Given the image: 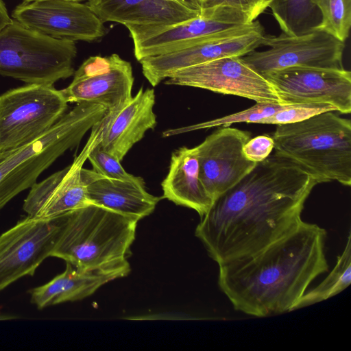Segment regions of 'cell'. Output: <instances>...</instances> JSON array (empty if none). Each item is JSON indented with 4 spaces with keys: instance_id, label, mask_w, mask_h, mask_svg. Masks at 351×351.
Wrapping results in <instances>:
<instances>
[{
    "instance_id": "obj_24",
    "label": "cell",
    "mask_w": 351,
    "mask_h": 351,
    "mask_svg": "<svg viewBox=\"0 0 351 351\" xmlns=\"http://www.w3.org/2000/svg\"><path fill=\"white\" fill-rule=\"evenodd\" d=\"M351 282V234L348 236L347 243L341 254L330 274L317 287L305 292L295 304L293 311L309 306L343 291Z\"/></svg>"
},
{
    "instance_id": "obj_6",
    "label": "cell",
    "mask_w": 351,
    "mask_h": 351,
    "mask_svg": "<svg viewBox=\"0 0 351 351\" xmlns=\"http://www.w3.org/2000/svg\"><path fill=\"white\" fill-rule=\"evenodd\" d=\"M76 55L75 41L46 35L13 19L0 32V75L26 84L53 85L73 75Z\"/></svg>"
},
{
    "instance_id": "obj_21",
    "label": "cell",
    "mask_w": 351,
    "mask_h": 351,
    "mask_svg": "<svg viewBox=\"0 0 351 351\" xmlns=\"http://www.w3.org/2000/svg\"><path fill=\"white\" fill-rule=\"evenodd\" d=\"M88 6L104 23L123 25H169L197 16L176 1L165 0H88Z\"/></svg>"
},
{
    "instance_id": "obj_18",
    "label": "cell",
    "mask_w": 351,
    "mask_h": 351,
    "mask_svg": "<svg viewBox=\"0 0 351 351\" xmlns=\"http://www.w3.org/2000/svg\"><path fill=\"white\" fill-rule=\"evenodd\" d=\"M154 89L141 88L126 102L108 110L101 119L99 145L121 162L146 132L157 125Z\"/></svg>"
},
{
    "instance_id": "obj_3",
    "label": "cell",
    "mask_w": 351,
    "mask_h": 351,
    "mask_svg": "<svg viewBox=\"0 0 351 351\" xmlns=\"http://www.w3.org/2000/svg\"><path fill=\"white\" fill-rule=\"evenodd\" d=\"M137 222L89 204L63 215L61 230L50 256L82 270L129 265L127 257L135 239Z\"/></svg>"
},
{
    "instance_id": "obj_11",
    "label": "cell",
    "mask_w": 351,
    "mask_h": 351,
    "mask_svg": "<svg viewBox=\"0 0 351 351\" xmlns=\"http://www.w3.org/2000/svg\"><path fill=\"white\" fill-rule=\"evenodd\" d=\"M165 84L199 88L256 103L285 104L272 84L241 56L224 57L181 69L170 75Z\"/></svg>"
},
{
    "instance_id": "obj_30",
    "label": "cell",
    "mask_w": 351,
    "mask_h": 351,
    "mask_svg": "<svg viewBox=\"0 0 351 351\" xmlns=\"http://www.w3.org/2000/svg\"><path fill=\"white\" fill-rule=\"evenodd\" d=\"M274 142L269 135H259L250 138L243 145L245 156L256 163L265 160L271 153Z\"/></svg>"
},
{
    "instance_id": "obj_31",
    "label": "cell",
    "mask_w": 351,
    "mask_h": 351,
    "mask_svg": "<svg viewBox=\"0 0 351 351\" xmlns=\"http://www.w3.org/2000/svg\"><path fill=\"white\" fill-rule=\"evenodd\" d=\"M12 17L9 15L5 4L0 0V32L12 21Z\"/></svg>"
},
{
    "instance_id": "obj_28",
    "label": "cell",
    "mask_w": 351,
    "mask_h": 351,
    "mask_svg": "<svg viewBox=\"0 0 351 351\" xmlns=\"http://www.w3.org/2000/svg\"><path fill=\"white\" fill-rule=\"evenodd\" d=\"M327 111H337V110L334 106L327 104H289L271 116L259 121L257 123L274 125L293 123Z\"/></svg>"
},
{
    "instance_id": "obj_23",
    "label": "cell",
    "mask_w": 351,
    "mask_h": 351,
    "mask_svg": "<svg viewBox=\"0 0 351 351\" xmlns=\"http://www.w3.org/2000/svg\"><path fill=\"white\" fill-rule=\"evenodd\" d=\"M282 32L302 35L317 29L321 14L311 0H273L269 7Z\"/></svg>"
},
{
    "instance_id": "obj_4",
    "label": "cell",
    "mask_w": 351,
    "mask_h": 351,
    "mask_svg": "<svg viewBox=\"0 0 351 351\" xmlns=\"http://www.w3.org/2000/svg\"><path fill=\"white\" fill-rule=\"evenodd\" d=\"M335 111L304 121L277 125L271 136L278 155L289 160L319 184L351 185V121Z\"/></svg>"
},
{
    "instance_id": "obj_2",
    "label": "cell",
    "mask_w": 351,
    "mask_h": 351,
    "mask_svg": "<svg viewBox=\"0 0 351 351\" xmlns=\"http://www.w3.org/2000/svg\"><path fill=\"white\" fill-rule=\"evenodd\" d=\"M326 230L302 221L292 232L247 256L219 265L218 285L234 308L263 317L293 311L328 271Z\"/></svg>"
},
{
    "instance_id": "obj_9",
    "label": "cell",
    "mask_w": 351,
    "mask_h": 351,
    "mask_svg": "<svg viewBox=\"0 0 351 351\" xmlns=\"http://www.w3.org/2000/svg\"><path fill=\"white\" fill-rule=\"evenodd\" d=\"M261 46L267 50H253L242 56L261 73L292 66L342 69L345 43L319 29L290 36L265 34Z\"/></svg>"
},
{
    "instance_id": "obj_1",
    "label": "cell",
    "mask_w": 351,
    "mask_h": 351,
    "mask_svg": "<svg viewBox=\"0 0 351 351\" xmlns=\"http://www.w3.org/2000/svg\"><path fill=\"white\" fill-rule=\"evenodd\" d=\"M317 184L275 152L213 202L195 236L219 265L256 253L300 224L304 203Z\"/></svg>"
},
{
    "instance_id": "obj_32",
    "label": "cell",
    "mask_w": 351,
    "mask_h": 351,
    "mask_svg": "<svg viewBox=\"0 0 351 351\" xmlns=\"http://www.w3.org/2000/svg\"><path fill=\"white\" fill-rule=\"evenodd\" d=\"M176 1L186 8L201 14L202 0H176Z\"/></svg>"
},
{
    "instance_id": "obj_20",
    "label": "cell",
    "mask_w": 351,
    "mask_h": 351,
    "mask_svg": "<svg viewBox=\"0 0 351 351\" xmlns=\"http://www.w3.org/2000/svg\"><path fill=\"white\" fill-rule=\"evenodd\" d=\"M82 173L90 204L137 221L152 213L162 198L149 193L145 184L108 178L84 168Z\"/></svg>"
},
{
    "instance_id": "obj_10",
    "label": "cell",
    "mask_w": 351,
    "mask_h": 351,
    "mask_svg": "<svg viewBox=\"0 0 351 351\" xmlns=\"http://www.w3.org/2000/svg\"><path fill=\"white\" fill-rule=\"evenodd\" d=\"M242 12L230 7L203 9L190 19L169 25L125 26L133 41L138 61L181 49L199 38L231 27L251 23Z\"/></svg>"
},
{
    "instance_id": "obj_12",
    "label": "cell",
    "mask_w": 351,
    "mask_h": 351,
    "mask_svg": "<svg viewBox=\"0 0 351 351\" xmlns=\"http://www.w3.org/2000/svg\"><path fill=\"white\" fill-rule=\"evenodd\" d=\"M63 215L51 219L22 218L0 235V292L26 276H33L50 256Z\"/></svg>"
},
{
    "instance_id": "obj_7",
    "label": "cell",
    "mask_w": 351,
    "mask_h": 351,
    "mask_svg": "<svg viewBox=\"0 0 351 351\" xmlns=\"http://www.w3.org/2000/svg\"><path fill=\"white\" fill-rule=\"evenodd\" d=\"M67 108L62 92L53 85L27 84L0 95V152L38 138Z\"/></svg>"
},
{
    "instance_id": "obj_26",
    "label": "cell",
    "mask_w": 351,
    "mask_h": 351,
    "mask_svg": "<svg viewBox=\"0 0 351 351\" xmlns=\"http://www.w3.org/2000/svg\"><path fill=\"white\" fill-rule=\"evenodd\" d=\"M319 10L322 30L341 42L349 36L351 26V0H311Z\"/></svg>"
},
{
    "instance_id": "obj_8",
    "label": "cell",
    "mask_w": 351,
    "mask_h": 351,
    "mask_svg": "<svg viewBox=\"0 0 351 351\" xmlns=\"http://www.w3.org/2000/svg\"><path fill=\"white\" fill-rule=\"evenodd\" d=\"M265 34L260 22L254 21L208 34L181 49L138 62L144 77L154 87L181 69L224 57H242L261 47Z\"/></svg>"
},
{
    "instance_id": "obj_34",
    "label": "cell",
    "mask_w": 351,
    "mask_h": 351,
    "mask_svg": "<svg viewBox=\"0 0 351 351\" xmlns=\"http://www.w3.org/2000/svg\"><path fill=\"white\" fill-rule=\"evenodd\" d=\"M36 1H44V0H23V1H27V2ZM69 1H82L84 0H69Z\"/></svg>"
},
{
    "instance_id": "obj_35",
    "label": "cell",
    "mask_w": 351,
    "mask_h": 351,
    "mask_svg": "<svg viewBox=\"0 0 351 351\" xmlns=\"http://www.w3.org/2000/svg\"><path fill=\"white\" fill-rule=\"evenodd\" d=\"M165 1H176V0H165ZM177 2V1H176Z\"/></svg>"
},
{
    "instance_id": "obj_13",
    "label": "cell",
    "mask_w": 351,
    "mask_h": 351,
    "mask_svg": "<svg viewBox=\"0 0 351 351\" xmlns=\"http://www.w3.org/2000/svg\"><path fill=\"white\" fill-rule=\"evenodd\" d=\"M101 119L92 127L86 143L70 165L30 188L23 206L28 216L51 219L90 204L82 170L89 153L100 142Z\"/></svg>"
},
{
    "instance_id": "obj_22",
    "label": "cell",
    "mask_w": 351,
    "mask_h": 351,
    "mask_svg": "<svg viewBox=\"0 0 351 351\" xmlns=\"http://www.w3.org/2000/svg\"><path fill=\"white\" fill-rule=\"evenodd\" d=\"M161 186L162 198L193 209L201 217L214 202L200 179L195 147H182L172 153L169 171Z\"/></svg>"
},
{
    "instance_id": "obj_16",
    "label": "cell",
    "mask_w": 351,
    "mask_h": 351,
    "mask_svg": "<svg viewBox=\"0 0 351 351\" xmlns=\"http://www.w3.org/2000/svg\"><path fill=\"white\" fill-rule=\"evenodd\" d=\"M12 18L46 35L75 42H92L106 34L104 23L86 3L80 1H23L15 7Z\"/></svg>"
},
{
    "instance_id": "obj_27",
    "label": "cell",
    "mask_w": 351,
    "mask_h": 351,
    "mask_svg": "<svg viewBox=\"0 0 351 351\" xmlns=\"http://www.w3.org/2000/svg\"><path fill=\"white\" fill-rule=\"evenodd\" d=\"M88 160L95 172L111 179L145 184L143 179L128 173L121 162L110 153L104 151L99 143L88 156Z\"/></svg>"
},
{
    "instance_id": "obj_5",
    "label": "cell",
    "mask_w": 351,
    "mask_h": 351,
    "mask_svg": "<svg viewBox=\"0 0 351 351\" xmlns=\"http://www.w3.org/2000/svg\"><path fill=\"white\" fill-rule=\"evenodd\" d=\"M106 111L98 104H77L38 138L0 152V210L21 192L31 188L65 152L78 145Z\"/></svg>"
},
{
    "instance_id": "obj_33",
    "label": "cell",
    "mask_w": 351,
    "mask_h": 351,
    "mask_svg": "<svg viewBox=\"0 0 351 351\" xmlns=\"http://www.w3.org/2000/svg\"><path fill=\"white\" fill-rule=\"evenodd\" d=\"M20 318V316L14 314L0 313V321H7Z\"/></svg>"
},
{
    "instance_id": "obj_17",
    "label": "cell",
    "mask_w": 351,
    "mask_h": 351,
    "mask_svg": "<svg viewBox=\"0 0 351 351\" xmlns=\"http://www.w3.org/2000/svg\"><path fill=\"white\" fill-rule=\"evenodd\" d=\"M251 133L230 126L216 130L195 147L199 176L207 192L215 201L239 182L256 166L243 152Z\"/></svg>"
},
{
    "instance_id": "obj_14",
    "label": "cell",
    "mask_w": 351,
    "mask_h": 351,
    "mask_svg": "<svg viewBox=\"0 0 351 351\" xmlns=\"http://www.w3.org/2000/svg\"><path fill=\"white\" fill-rule=\"evenodd\" d=\"M262 75L285 104H327L351 112V73L345 69L292 66Z\"/></svg>"
},
{
    "instance_id": "obj_15",
    "label": "cell",
    "mask_w": 351,
    "mask_h": 351,
    "mask_svg": "<svg viewBox=\"0 0 351 351\" xmlns=\"http://www.w3.org/2000/svg\"><path fill=\"white\" fill-rule=\"evenodd\" d=\"M134 80L130 62L119 55L94 56L82 62L61 91L68 103L98 104L108 111L132 97Z\"/></svg>"
},
{
    "instance_id": "obj_25",
    "label": "cell",
    "mask_w": 351,
    "mask_h": 351,
    "mask_svg": "<svg viewBox=\"0 0 351 351\" xmlns=\"http://www.w3.org/2000/svg\"><path fill=\"white\" fill-rule=\"evenodd\" d=\"M289 104L274 103H256L244 110L212 119L206 122L189 125L182 128L169 130L163 132V136H170L191 131L215 127H226L233 123H257L259 121L275 114Z\"/></svg>"
},
{
    "instance_id": "obj_19",
    "label": "cell",
    "mask_w": 351,
    "mask_h": 351,
    "mask_svg": "<svg viewBox=\"0 0 351 351\" xmlns=\"http://www.w3.org/2000/svg\"><path fill=\"white\" fill-rule=\"evenodd\" d=\"M66 263L62 273L28 291L31 302L38 309L82 300L106 283L127 276L130 271V264L106 269L82 270Z\"/></svg>"
},
{
    "instance_id": "obj_29",
    "label": "cell",
    "mask_w": 351,
    "mask_h": 351,
    "mask_svg": "<svg viewBox=\"0 0 351 351\" xmlns=\"http://www.w3.org/2000/svg\"><path fill=\"white\" fill-rule=\"evenodd\" d=\"M273 0H202V10L215 6H227L243 12L254 22L269 7Z\"/></svg>"
}]
</instances>
